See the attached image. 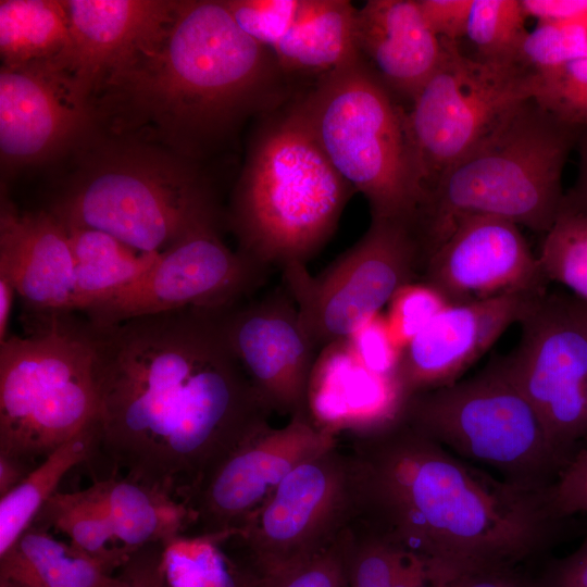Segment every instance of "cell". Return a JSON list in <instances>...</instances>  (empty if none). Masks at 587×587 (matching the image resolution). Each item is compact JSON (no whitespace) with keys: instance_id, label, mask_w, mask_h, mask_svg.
<instances>
[{"instance_id":"obj_20","label":"cell","mask_w":587,"mask_h":587,"mask_svg":"<svg viewBox=\"0 0 587 587\" xmlns=\"http://www.w3.org/2000/svg\"><path fill=\"white\" fill-rule=\"evenodd\" d=\"M74 265L66 228L57 215L20 211L2 197L0 276L12 284L29 320L76 310Z\"/></svg>"},{"instance_id":"obj_31","label":"cell","mask_w":587,"mask_h":587,"mask_svg":"<svg viewBox=\"0 0 587 587\" xmlns=\"http://www.w3.org/2000/svg\"><path fill=\"white\" fill-rule=\"evenodd\" d=\"M225 539L180 534L162 545L167 587H259L261 576L242 555H230Z\"/></svg>"},{"instance_id":"obj_49","label":"cell","mask_w":587,"mask_h":587,"mask_svg":"<svg viewBox=\"0 0 587 587\" xmlns=\"http://www.w3.org/2000/svg\"><path fill=\"white\" fill-rule=\"evenodd\" d=\"M15 295L16 291L12 284L5 277L0 276V344L9 338V321Z\"/></svg>"},{"instance_id":"obj_25","label":"cell","mask_w":587,"mask_h":587,"mask_svg":"<svg viewBox=\"0 0 587 587\" xmlns=\"http://www.w3.org/2000/svg\"><path fill=\"white\" fill-rule=\"evenodd\" d=\"M118 546L135 551L170 541L190 525L188 508L176 497L128 477L96 482Z\"/></svg>"},{"instance_id":"obj_17","label":"cell","mask_w":587,"mask_h":587,"mask_svg":"<svg viewBox=\"0 0 587 587\" xmlns=\"http://www.w3.org/2000/svg\"><path fill=\"white\" fill-rule=\"evenodd\" d=\"M228 344L272 411H307L310 374L319 352L285 288L221 313Z\"/></svg>"},{"instance_id":"obj_42","label":"cell","mask_w":587,"mask_h":587,"mask_svg":"<svg viewBox=\"0 0 587 587\" xmlns=\"http://www.w3.org/2000/svg\"><path fill=\"white\" fill-rule=\"evenodd\" d=\"M99 587H167L162 565V545H149L130 552Z\"/></svg>"},{"instance_id":"obj_15","label":"cell","mask_w":587,"mask_h":587,"mask_svg":"<svg viewBox=\"0 0 587 587\" xmlns=\"http://www.w3.org/2000/svg\"><path fill=\"white\" fill-rule=\"evenodd\" d=\"M520 324V342L502 362L553 444L573 455L587 437V336L557 294L542 296Z\"/></svg>"},{"instance_id":"obj_50","label":"cell","mask_w":587,"mask_h":587,"mask_svg":"<svg viewBox=\"0 0 587 587\" xmlns=\"http://www.w3.org/2000/svg\"><path fill=\"white\" fill-rule=\"evenodd\" d=\"M560 296L573 322L587 336V301L574 295Z\"/></svg>"},{"instance_id":"obj_38","label":"cell","mask_w":587,"mask_h":587,"mask_svg":"<svg viewBox=\"0 0 587 587\" xmlns=\"http://www.w3.org/2000/svg\"><path fill=\"white\" fill-rule=\"evenodd\" d=\"M447 305L446 298L423 282L401 287L385 314L397 345L403 350Z\"/></svg>"},{"instance_id":"obj_8","label":"cell","mask_w":587,"mask_h":587,"mask_svg":"<svg viewBox=\"0 0 587 587\" xmlns=\"http://www.w3.org/2000/svg\"><path fill=\"white\" fill-rule=\"evenodd\" d=\"M29 321L0 344V458L35 469L97 423L96 346L71 314Z\"/></svg>"},{"instance_id":"obj_28","label":"cell","mask_w":587,"mask_h":587,"mask_svg":"<svg viewBox=\"0 0 587 587\" xmlns=\"http://www.w3.org/2000/svg\"><path fill=\"white\" fill-rule=\"evenodd\" d=\"M345 587H432L428 563L364 517L344 529Z\"/></svg>"},{"instance_id":"obj_32","label":"cell","mask_w":587,"mask_h":587,"mask_svg":"<svg viewBox=\"0 0 587 587\" xmlns=\"http://www.w3.org/2000/svg\"><path fill=\"white\" fill-rule=\"evenodd\" d=\"M33 524L54 528L64 534L73 547L115 570L133 552L116 542L97 483L79 491H57Z\"/></svg>"},{"instance_id":"obj_9","label":"cell","mask_w":587,"mask_h":587,"mask_svg":"<svg viewBox=\"0 0 587 587\" xmlns=\"http://www.w3.org/2000/svg\"><path fill=\"white\" fill-rule=\"evenodd\" d=\"M401 417L453 454L522 484L550 486L572 457L550 439L502 359L467 379L410 397Z\"/></svg>"},{"instance_id":"obj_22","label":"cell","mask_w":587,"mask_h":587,"mask_svg":"<svg viewBox=\"0 0 587 587\" xmlns=\"http://www.w3.org/2000/svg\"><path fill=\"white\" fill-rule=\"evenodd\" d=\"M405 402L396 377L369 370L348 339L319 350L307 390V412L319 427L335 435L374 430L399 420Z\"/></svg>"},{"instance_id":"obj_33","label":"cell","mask_w":587,"mask_h":587,"mask_svg":"<svg viewBox=\"0 0 587 587\" xmlns=\"http://www.w3.org/2000/svg\"><path fill=\"white\" fill-rule=\"evenodd\" d=\"M521 0H472L465 37L475 58L494 64L521 63V51L529 30Z\"/></svg>"},{"instance_id":"obj_23","label":"cell","mask_w":587,"mask_h":587,"mask_svg":"<svg viewBox=\"0 0 587 587\" xmlns=\"http://www.w3.org/2000/svg\"><path fill=\"white\" fill-rule=\"evenodd\" d=\"M354 41L359 57L388 91L410 103L442 55L441 39L427 26L416 0L366 1L357 9Z\"/></svg>"},{"instance_id":"obj_16","label":"cell","mask_w":587,"mask_h":587,"mask_svg":"<svg viewBox=\"0 0 587 587\" xmlns=\"http://www.w3.org/2000/svg\"><path fill=\"white\" fill-rule=\"evenodd\" d=\"M93 123L91 101L61 57L1 66L2 168L48 160L86 135Z\"/></svg>"},{"instance_id":"obj_47","label":"cell","mask_w":587,"mask_h":587,"mask_svg":"<svg viewBox=\"0 0 587 587\" xmlns=\"http://www.w3.org/2000/svg\"><path fill=\"white\" fill-rule=\"evenodd\" d=\"M578 173L573 186L564 192L561 209L587 215V127L583 128L577 142Z\"/></svg>"},{"instance_id":"obj_26","label":"cell","mask_w":587,"mask_h":587,"mask_svg":"<svg viewBox=\"0 0 587 587\" xmlns=\"http://www.w3.org/2000/svg\"><path fill=\"white\" fill-rule=\"evenodd\" d=\"M113 571L34 524L0 557V580L16 587H99Z\"/></svg>"},{"instance_id":"obj_4","label":"cell","mask_w":587,"mask_h":587,"mask_svg":"<svg viewBox=\"0 0 587 587\" xmlns=\"http://www.w3.org/2000/svg\"><path fill=\"white\" fill-rule=\"evenodd\" d=\"M235 187L238 251L273 270L305 263L333 235L354 189L330 164L295 97L261 116Z\"/></svg>"},{"instance_id":"obj_35","label":"cell","mask_w":587,"mask_h":587,"mask_svg":"<svg viewBox=\"0 0 587 587\" xmlns=\"http://www.w3.org/2000/svg\"><path fill=\"white\" fill-rule=\"evenodd\" d=\"M583 58H587V18L538 22L528 32L521 51V63L536 75Z\"/></svg>"},{"instance_id":"obj_18","label":"cell","mask_w":587,"mask_h":587,"mask_svg":"<svg viewBox=\"0 0 587 587\" xmlns=\"http://www.w3.org/2000/svg\"><path fill=\"white\" fill-rule=\"evenodd\" d=\"M449 304L523 290H547L538 258L520 226L486 215L459 216L427 259L420 280Z\"/></svg>"},{"instance_id":"obj_21","label":"cell","mask_w":587,"mask_h":587,"mask_svg":"<svg viewBox=\"0 0 587 587\" xmlns=\"http://www.w3.org/2000/svg\"><path fill=\"white\" fill-rule=\"evenodd\" d=\"M71 48L63 57L91 101L103 82L152 43L168 23L176 1H64Z\"/></svg>"},{"instance_id":"obj_39","label":"cell","mask_w":587,"mask_h":587,"mask_svg":"<svg viewBox=\"0 0 587 587\" xmlns=\"http://www.w3.org/2000/svg\"><path fill=\"white\" fill-rule=\"evenodd\" d=\"M342 533L317 553L261 577L259 587H345Z\"/></svg>"},{"instance_id":"obj_46","label":"cell","mask_w":587,"mask_h":587,"mask_svg":"<svg viewBox=\"0 0 587 587\" xmlns=\"http://www.w3.org/2000/svg\"><path fill=\"white\" fill-rule=\"evenodd\" d=\"M528 16L538 22H561L587 18V0H521Z\"/></svg>"},{"instance_id":"obj_43","label":"cell","mask_w":587,"mask_h":587,"mask_svg":"<svg viewBox=\"0 0 587 587\" xmlns=\"http://www.w3.org/2000/svg\"><path fill=\"white\" fill-rule=\"evenodd\" d=\"M429 29L439 38L465 37L472 0H416Z\"/></svg>"},{"instance_id":"obj_40","label":"cell","mask_w":587,"mask_h":587,"mask_svg":"<svg viewBox=\"0 0 587 587\" xmlns=\"http://www.w3.org/2000/svg\"><path fill=\"white\" fill-rule=\"evenodd\" d=\"M359 360L372 372L395 376L402 349L397 345L382 312L359 327L348 339Z\"/></svg>"},{"instance_id":"obj_24","label":"cell","mask_w":587,"mask_h":587,"mask_svg":"<svg viewBox=\"0 0 587 587\" xmlns=\"http://www.w3.org/2000/svg\"><path fill=\"white\" fill-rule=\"evenodd\" d=\"M355 14L347 0H305L295 24L271 49L283 73L317 79L357 58Z\"/></svg>"},{"instance_id":"obj_48","label":"cell","mask_w":587,"mask_h":587,"mask_svg":"<svg viewBox=\"0 0 587 587\" xmlns=\"http://www.w3.org/2000/svg\"><path fill=\"white\" fill-rule=\"evenodd\" d=\"M30 471L18 462L0 458V497L18 485Z\"/></svg>"},{"instance_id":"obj_6","label":"cell","mask_w":587,"mask_h":587,"mask_svg":"<svg viewBox=\"0 0 587 587\" xmlns=\"http://www.w3.org/2000/svg\"><path fill=\"white\" fill-rule=\"evenodd\" d=\"M101 143L49 209L63 223L159 253L218 225L212 188L193 161L133 139Z\"/></svg>"},{"instance_id":"obj_12","label":"cell","mask_w":587,"mask_h":587,"mask_svg":"<svg viewBox=\"0 0 587 587\" xmlns=\"http://www.w3.org/2000/svg\"><path fill=\"white\" fill-rule=\"evenodd\" d=\"M354 511L351 459L337 442L289 472L229 539L263 577L333 544Z\"/></svg>"},{"instance_id":"obj_44","label":"cell","mask_w":587,"mask_h":587,"mask_svg":"<svg viewBox=\"0 0 587 587\" xmlns=\"http://www.w3.org/2000/svg\"><path fill=\"white\" fill-rule=\"evenodd\" d=\"M442 580L449 587H542L539 578L522 573L516 566L477 569Z\"/></svg>"},{"instance_id":"obj_30","label":"cell","mask_w":587,"mask_h":587,"mask_svg":"<svg viewBox=\"0 0 587 587\" xmlns=\"http://www.w3.org/2000/svg\"><path fill=\"white\" fill-rule=\"evenodd\" d=\"M70 48L71 32L64 1H0L2 65L64 57Z\"/></svg>"},{"instance_id":"obj_5","label":"cell","mask_w":587,"mask_h":587,"mask_svg":"<svg viewBox=\"0 0 587 587\" xmlns=\"http://www.w3.org/2000/svg\"><path fill=\"white\" fill-rule=\"evenodd\" d=\"M582 130L534 98L515 107L425 192L413 222L423 266L464 214L498 216L546 234L561 210L562 174Z\"/></svg>"},{"instance_id":"obj_10","label":"cell","mask_w":587,"mask_h":587,"mask_svg":"<svg viewBox=\"0 0 587 587\" xmlns=\"http://www.w3.org/2000/svg\"><path fill=\"white\" fill-rule=\"evenodd\" d=\"M441 42L436 71L407 111L424 195L515 107L533 98L536 79L523 64L484 62L464 54L458 41Z\"/></svg>"},{"instance_id":"obj_27","label":"cell","mask_w":587,"mask_h":587,"mask_svg":"<svg viewBox=\"0 0 587 587\" xmlns=\"http://www.w3.org/2000/svg\"><path fill=\"white\" fill-rule=\"evenodd\" d=\"M63 224L74 257L76 310L83 312L130 287L161 254L138 251L98 229Z\"/></svg>"},{"instance_id":"obj_14","label":"cell","mask_w":587,"mask_h":587,"mask_svg":"<svg viewBox=\"0 0 587 587\" xmlns=\"http://www.w3.org/2000/svg\"><path fill=\"white\" fill-rule=\"evenodd\" d=\"M337 444L307 411L282 427L268 426L220 460L184 498L200 535H237L297 465Z\"/></svg>"},{"instance_id":"obj_1","label":"cell","mask_w":587,"mask_h":587,"mask_svg":"<svg viewBox=\"0 0 587 587\" xmlns=\"http://www.w3.org/2000/svg\"><path fill=\"white\" fill-rule=\"evenodd\" d=\"M222 311L91 326L99 447L115 471L180 501L273 412L225 336Z\"/></svg>"},{"instance_id":"obj_29","label":"cell","mask_w":587,"mask_h":587,"mask_svg":"<svg viewBox=\"0 0 587 587\" xmlns=\"http://www.w3.org/2000/svg\"><path fill=\"white\" fill-rule=\"evenodd\" d=\"M98 447V425L95 423L57 448L18 485L0 497V557L34 523L65 474L90 459Z\"/></svg>"},{"instance_id":"obj_19","label":"cell","mask_w":587,"mask_h":587,"mask_svg":"<svg viewBox=\"0 0 587 587\" xmlns=\"http://www.w3.org/2000/svg\"><path fill=\"white\" fill-rule=\"evenodd\" d=\"M546 294L512 291L447 305L402 350L395 377L405 399L458 382Z\"/></svg>"},{"instance_id":"obj_41","label":"cell","mask_w":587,"mask_h":587,"mask_svg":"<svg viewBox=\"0 0 587 587\" xmlns=\"http://www.w3.org/2000/svg\"><path fill=\"white\" fill-rule=\"evenodd\" d=\"M549 501L560 520L587 513V445L573 453L549 486Z\"/></svg>"},{"instance_id":"obj_45","label":"cell","mask_w":587,"mask_h":587,"mask_svg":"<svg viewBox=\"0 0 587 587\" xmlns=\"http://www.w3.org/2000/svg\"><path fill=\"white\" fill-rule=\"evenodd\" d=\"M539 580L542 587H587V536L572 553L551 560Z\"/></svg>"},{"instance_id":"obj_36","label":"cell","mask_w":587,"mask_h":587,"mask_svg":"<svg viewBox=\"0 0 587 587\" xmlns=\"http://www.w3.org/2000/svg\"><path fill=\"white\" fill-rule=\"evenodd\" d=\"M535 76V101L557 118L586 128L587 58Z\"/></svg>"},{"instance_id":"obj_3","label":"cell","mask_w":587,"mask_h":587,"mask_svg":"<svg viewBox=\"0 0 587 587\" xmlns=\"http://www.w3.org/2000/svg\"><path fill=\"white\" fill-rule=\"evenodd\" d=\"M288 80L224 0H184L158 38L103 82L91 104L95 122L118 138L153 140L195 162L248 117L292 99Z\"/></svg>"},{"instance_id":"obj_37","label":"cell","mask_w":587,"mask_h":587,"mask_svg":"<svg viewBox=\"0 0 587 587\" xmlns=\"http://www.w3.org/2000/svg\"><path fill=\"white\" fill-rule=\"evenodd\" d=\"M305 0H224L236 24L272 49L299 17Z\"/></svg>"},{"instance_id":"obj_7","label":"cell","mask_w":587,"mask_h":587,"mask_svg":"<svg viewBox=\"0 0 587 587\" xmlns=\"http://www.w3.org/2000/svg\"><path fill=\"white\" fill-rule=\"evenodd\" d=\"M317 145L372 218L413 224L424 190L407 111L358 55L295 97Z\"/></svg>"},{"instance_id":"obj_34","label":"cell","mask_w":587,"mask_h":587,"mask_svg":"<svg viewBox=\"0 0 587 587\" xmlns=\"http://www.w3.org/2000/svg\"><path fill=\"white\" fill-rule=\"evenodd\" d=\"M544 235L537 258L545 279L587 301V215L561 209Z\"/></svg>"},{"instance_id":"obj_11","label":"cell","mask_w":587,"mask_h":587,"mask_svg":"<svg viewBox=\"0 0 587 587\" xmlns=\"http://www.w3.org/2000/svg\"><path fill=\"white\" fill-rule=\"evenodd\" d=\"M423 259L413 225L372 218L366 233L320 274L282 270L301 322L317 350L349 339L403 286L419 282Z\"/></svg>"},{"instance_id":"obj_2","label":"cell","mask_w":587,"mask_h":587,"mask_svg":"<svg viewBox=\"0 0 587 587\" xmlns=\"http://www.w3.org/2000/svg\"><path fill=\"white\" fill-rule=\"evenodd\" d=\"M355 514L423 558L430 576L516 566L555 538L549 486L462 461L402 417L351 434Z\"/></svg>"},{"instance_id":"obj_13","label":"cell","mask_w":587,"mask_h":587,"mask_svg":"<svg viewBox=\"0 0 587 587\" xmlns=\"http://www.w3.org/2000/svg\"><path fill=\"white\" fill-rule=\"evenodd\" d=\"M271 273L202 227L162 252L135 284L85 313L96 327L186 309L225 311L259 290Z\"/></svg>"}]
</instances>
